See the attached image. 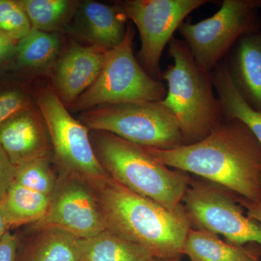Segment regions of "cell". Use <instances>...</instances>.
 I'll return each mask as SVG.
<instances>
[{
  "mask_svg": "<svg viewBox=\"0 0 261 261\" xmlns=\"http://www.w3.org/2000/svg\"><path fill=\"white\" fill-rule=\"evenodd\" d=\"M147 149L168 167L205 178L245 200L261 202V145L238 120L225 119L195 143Z\"/></svg>",
  "mask_w": 261,
  "mask_h": 261,
  "instance_id": "cell-1",
  "label": "cell"
},
{
  "mask_svg": "<svg viewBox=\"0 0 261 261\" xmlns=\"http://www.w3.org/2000/svg\"><path fill=\"white\" fill-rule=\"evenodd\" d=\"M107 229L148 250L154 258L178 260L190 229L184 207L168 210L112 178L92 186Z\"/></svg>",
  "mask_w": 261,
  "mask_h": 261,
  "instance_id": "cell-2",
  "label": "cell"
},
{
  "mask_svg": "<svg viewBox=\"0 0 261 261\" xmlns=\"http://www.w3.org/2000/svg\"><path fill=\"white\" fill-rule=\"evenodd\" d=\"M91 132L94 152L110 177L168 210L176 211L183 207L181 202L190 187L186 173L170 169L147 147L108 132Z\"/></svg>",
  "mask_w": 261,
  "mask_h": 261,
  "instance_id": "cell-3",
  "label": "cell"
},
{
  "mask_svg": "<svg viewBox=\"0 0 261 261\" xmlns=\"http://www.w3.org/2000/svg\"><path fill=\"white\" fill-rule=\"evenodd\" d=\"M168 53L173 63L161 72V80L168 85L162 101L177 119L185 145L195 143L224 118L214 93L212 73L201 69L182 39L173 38Z\"/></svg>",
  "mask_w": 261,
  "mask_h": 261,
  "instance_id": "cell-4",
  "label": "cell"
},
{
  "mask_svg": "<svg viewBox=\"0 0 261 261\" xmlns=\"http://www.w3.org/2000/svg\"><path fill=\"white\" fill-rule=\"evenodd\" d=\"M135 32L128 23L121 42L106 51L102 69L94 83L70 107L83 113L108 105L159 102L167 93L161 81L151 77L134 55Z\"/></svg>",
  "mask_w": 261,
  "mask_h": 261,
  "instance_id": "cell-5",
  "label": "cell"
},
{
  "mask_svg": "<svg viewBox=\"0 0 261 261\" xmlns=\"http://www.w3.org/2000/svg\"><path fill=\"white\" fill-rule=\"evenodd\" d=\"M80 121L89 132H108L143 147L185 145L177 119L162 100L100 106L81 113Z\"/></svg>",
  "mask_w": 261,
  "mask_h": 261,
  "instance_id": "cell-6",
  "label": "cell"
},
{
  "mask_svg": "<svg viewBox=\"0 0 261 261\" xmlns=\"http://www.w3.org/2000/svg\"><path fill=\"white\" fill-rule=\"evenodd\" d=\"M35 99L61 173L82 178L92 186L110 177L96 156L89 130L70 114L53 86L39 88Z\"/></svg>",
  "mask_w": 261,
  "mask_h": 261,
  "instance_id": "cell-7",
  "label": "cell"
},
{
  "mask_svg": "<svg viewBox=\"0 0 261 261\" xmlns=\"http://www.w3.org/2000/svg\"><path fill=\"white\" fill-rule=\"evenodd\" d=\"M261 0H224L217 13L198 23H183L178 32L197 65L212 73L237 41L260 29Z\"/></svg>",
  "mask_w": 261,
  "mask_h": 261,
  "instance_id": "cell-8",
  "label": "cell"
},
{
  "mask_svg": "<svg viewBox=\"0 0 261 261\" xmlns=\"http://www.w3.org/2000/svg\"><path fill=\"white\" fill-rule=\"evenodd\" d=\"M211 3L208 0H128L118 7L140 32V65L151 77L161 80L160 62L165 47L187 15Z\"/></svg>",
  "mask_w": 261,
  "mask_h": 261,
  "instance_id": "cell-9",
  "label": "cell"
},
{
  "mask_svg": "<svg viewBox=\"0 0 261 261\" xmlns=\"http://www.w3.org/2000/svg\"><path fill=\"white\" fill-rule=\"evenodd\" d=\"M226 190L214 183L190 185L182 202L190 223L199 229L223 235L233 245L255 243L261 246L260 225L244 215Z\"/></svg>",
  "mask_w": 261,
  "mask_h": 261,
  "instance_id": "cell-10",
  "label": "cell"
},
{
  "mask_svg": "<svg viewBox=\"0 0 261 261\" xmlns=\"http://www.w3.org/2000/svg\"><path fill=\"white\" fill-rule=\"evenodd\" d=\"M35 226L61 228L80 239L92 238L107 229L92 185L82 178L64 173L58 177L47 214Z\"/></svg>",
  "mask_w": 261,
  "mask_h": 261,
  "instance_id": "cell-11",
  "label": "cell"
},
{
  "mask_svg": "<svg viewBox=\"0 0 261 261\" xmlns=\"http://www.w3.org/2000/svg\"><path fill=\"white\" fill-rule=\"evenodd\" d=\"M107 51L91 44H73L60 58L53 73L51 86L68 110L97 80Z\"/></svg>",
  "mask_w": 261,
  "mask_h": 261,
  "instance_id": "cell-12",
  "label": "cell"
},
{
  "mask_svg": "<svg viewBox=\"0 0 261 261\" xmlns=\"http://www.w3.org/2000/svg\"><path fill=\"white\" fill-rule=\"evenodd\" d=\"M49 136L39 111L32 108L0 126V144L15 166L48 157Z\"/></svg>",
  "mask_w": 261,
  "mask_h": 261,
  "instance_id": "cell-13",
  "label": "cell"
},
{
  "mask_svg": "<svg viewBox=\"0 0 261 261\" xmlns=\"http://www.w3.org/2000/svg\"><path fill=\"white\" fill-rule=\"evenodd\" d=\"M75 33L91 45L109 50L124 37L126 15L118 6L95 1H85L75 12Z\"/></svg>",
  "mask_w": 261,
  "mask_h": 261,
  "instance_id": "cell-14",
  "label": "cell"
},
{
  "mask_svg": "<svg viewBox=\"0 0 261 261\" xmlns=\"http://www.w3.org/2000/svg\"><path fill=\"white\" fill-rule=\"evenodd\" d=\"M229 53L227 63L235 86L261 114V29L242 36Z\"/></svg>",
  "mask_w": 261,
  "mask_h": 261,
  "instance_id": "cell-15",
  "label": "cell"
},
{
  "mask_svg": "<svg viewBox=\"0 0 261 261\" xmlns=\"http://www.w3.org/2000/svg\"><path fill=\"white\" fill-rule=\"evenodd\" d=\"M211 73L224 118L242 122L261 145V114L250 107L239 92L227 62L220 63Z\"/></svg>",
  "mask_w": 261,
  "mask_h": 261,
  "instance_id": "cell-16",
  "label": "cell"
},
{
  "mask_svg": "<svg viewBox=\"0 0 261 261\" xmlns=\"http://www.w3.org/2000/svg\"><path fill=\"white\" fill-rule=\"evenodd\" d=\"M154 258L144 247L109 229L82 239L80 261H151Z\"/></svg>",
  "mask_w": 261,
  "mask_h": 261,
  "instance_id": "cell-17",
  "label": "cell"
},
{
  "mask_svg": "<svg viewBox=\"0 0 261 261\" xmlns=\"http://www.w3.org/2000/svg\"><path fill=\"white\" fill-rule=\"evenodd\" d=\"M182 253L191 261H257L254 252L243 246L226 243L217 235L203 229L187 233Z\"/></svg>",
  "mask_w": 261,
  "mask_h": 261,
  "instance_id": "cell-18",
  "label": "cell"
},
{
  "mask_svg": "<svg viewBox=\"0 0 261 261\" xmlns=\"http://www.w3.org/2000/svg\"><path fill=\"white\" fill-rule=\"evenodd\" d=\"M25 261H80L82 239L61 228H38Z\"/></svg>",
  "mask_w": 261,
  "mask_h": 261,
  "instance_id": "cell-19",
  "label": "cell"
},
{
  "mask_svg": "<svg viewBox=\"0 0 261 261\" xmlns=\"http://www.w3.org/2000/svg\"><path fill=\"white\" fill-rule=\"evenodd\" d=\"M50 204V196L42 195L14 181L0 206L11 226L37 223L44 217Z\"/></svg>",
  "mask_w": 261,
  "mask_h": 261,
  "instance_id": "cell-20",
  "label": "cell"
},
{
  "mask_svg": "<svg viewBox=\"0 0 261 261\" xmlns=\"http://www.w3.org/2000/svg\"><path fill=\"white\" fill-rule=\"evenodd\" d=\"M61 42L57 33L32 29L17 42L15 53L19 64L28 69H45L56 60Z\"/></svg>",
  "mask_w": 261,
  "mask_h": 261,
  "instance_id": "cell-21",
  "label": "cell"
},
{
  "mask_svg": "<svg viewBox=\"0 0 261 261\" xmlns=\"http://www.w3.org/2000/svg\"><path fill=\"white\" fill-rule=\"evenodd\" d=\"M32 29L46 32L61 30L75 14L80 4L70 0H20Z\"/></svg>",
  "mask_w": 261,
  "mask_h": 261,
  "instance_id": "cell-22",
  "label": "cell"
},
{
  "mask_svg": "<svg viewBox=\"0 0 261 261\" xmlns=\"http://www.w3.org/2000/svg\"><path fill=\"white\" fill-rule=\"evenodd\" d=\"M49 161L48 157L41 158L17 166L15 181L33 191L51 196L56 190L58 177Z\"/></svg>",
  "mask_w": 261,
  "mask_h": 261,
  "instance_id": "cell-23",
  "label": "cell"
},
{
  "mask_svg": "<svg viewBox=\"0 0 261 261\" xmlns=\"http://www.w3.org/2000/svg\"><path fill=\"white\" fill-rule=\"evenodd\" d=\"M32 29L28 15L20 1L0 0V32L18 42Z\"/></svg>",
  "mask_w": 261,
  "mask_h": 261,
  "instance_id": "cell-24",
  "label": "cell"
},
{
  "mask_svg": "<svg viewBox=\"0 0 261 261\" xmlns=\"http://www.w3.org/2000/svg\"><path fill=\"white\" fill-rule=\"evenodd\" d=\"M29 98L17 89L0 93V126L19 113L32 108Z\"/></svg>",
  "mask_w": 261,
  "mask_h": 261,
  "instance_id": "cell-25",
  "label": "cell"
},
{
  "mask_svg": "<svg viewBox=\"0 0 261 261\" xmlns=\"http://www.w3.org/2000/svg\"><path fill=\"white\" fill-rule=\"evenodd\" d=\"M17 167L11 162L0 144V201L14 183Z\"/></svg>",
  "mask_w": 261,
  "mask_h": 261,
  "instance_id": "cell-26",
  "label": "cell"
},
{
  "mask_svg": "<svg viewBox=\"0 0 261 261\" xmlns=\"http://www.w3.org/2000/svg\"><path fill=\"white\" fill-rule=\"evenodd\" d=\"M18 239L10 231L0 240V261H15Z\"/></svg>",
  "mask_w": 261,
  "mask_h": 261,
  "instance_id": "cell-27",
  "label": "cell"
},
{
  "mask_svg": "<svg viewBox=\"0 0 261 261\" xmlns=\"http://www.w3.org/2000/svg\"><path fill=\"white\" fill-rule=\"evenodd\" d=\"M16 41L0 32V63L6 61L13 53H15Z\"/></svg>",
  "mask_w": 261,
  "mask_h": 261,
  "instance_id": "cell-28",
  "label": "cell"
},
{
  "mask_svg": "<svg viewBox=\"0 0 261 261\" xmlns=\"http://www.w3.org/2000/svg\"><path fill=\"white\" fill-rule=\"evenodd\" d=\"M240 203L247 210V216L261 226V202H252L244 198L239 199Z\"/></svg>",
  "mask_w": 261,
  "mask_h": 261,
  "instance_id": "cell-29",
  "label": "cell"
},
{
  "mask_svg": "<svg viewBox=\"0 0 261 261\" xmlns=\"http://www.w3.org/2000/svg\"><path fill=\"white\" fill-rule=\"evenodd\" d=\"M10 226L5 218L3 209L0 206V240L3 238V236L9 231Z\"/></svg>",
  "mask_w": 261,
  "mask_h": 261,
  "instance_id": "cell-30",
  "label": "cell"
},
{
  "mask_svg": "<svg viewBox=\"0 0 261 261\" xmlns=\"http://www.w3.org/2000/svg\"><path fill=\"white\" fill-rule=\"evenodd\" d=\"M151 261H162V260H161V259L154 258L153 260H152Z\"/></svg>",
  "mask_w": 261,
  "mask_h": 261,
  "instance_id": "cell-31",
  "label": "cell"
},
{
  "mask_svg": "<svg viewBox=\"0 0 261 261\" xmlns=\"http://www.w3.org/2000/svg\"><path fill=\"white\" fill-rule=\"evenodd\" d=\"M162 261H178V260H162Z\"/></svg>",
  "mask_w": 261,
  "mask_h": 261,
  "instance_id": "cell-32",
  "label": "cell"
},
{
  "mask_svg": "<svg viewBox=\"0 0 261 261\" xmlns=\"http://www.w3.org/2000/svg\"><path fill=\"white\" fill-rule=\"evenodd\" d=\"M260 187H261V176H260Z\"/></svg>",
  "mask_w": 261,
  "mask_h": 261,
  "instance_id": "cell-33",
  "label": "cell"
},
{
  "mask_svg": "<svg viewBox=\"0 0 261 261\" xmlns=\"http://www.w3.org/2000/svg\"><path fill=\"white\" fill-rule=\"evenodd\" d=\"M257 261H259V260H257Z\"/></svg>",
  "mask_w": 261,
  "mask_h": 261,
  "instance_id": "cell-34",
  "label": "cell"
}]
</instances>
